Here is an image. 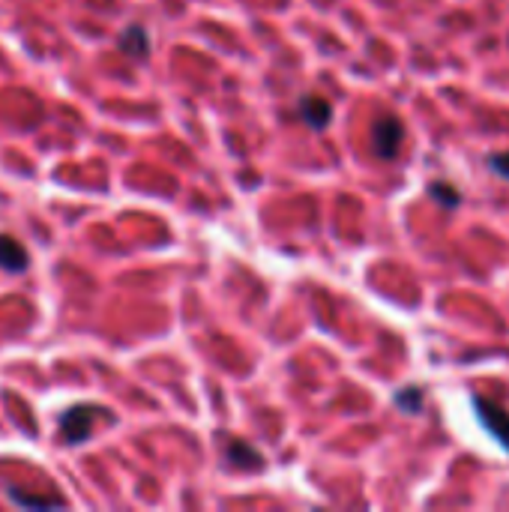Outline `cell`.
Returning <instances> with one entry per match:
<instances>
[{
  "instance_id": "3957f363",
  "label": "cell",
  "mask_w": 509,
  "mask_h": 512,
  "mask_svg": "<svg viewBox=\"0 0 509 512\" xmlns=\"http://www.w3.org/2000/svg\"><path fill=\"white\" fill-rule=\"evenodd\" d=\"M405 138V129H402V120L396 117H381L372 129V144H375V153L384 156V159H393L399 153V144Z\"/></svg>"
},
{
  "instance_id": "30bf717a",
  "label": "cell",
  "mask_w": 509,
  "mask_h": 512,
  "mask_svg": "<svg viewBox=\"0 0 509 512\" xmlns=\"http://www.w3.org/2000/svg\"><path fill=\"white\" fill-rule=\"evenodd\" d=\"M492 168H495L504 180H509V153H498V156L492 159Z\"/></svg>"
},
{
  "instance_id": "6da1fadb",
  "label": "cell",
  "mask_w": 509,
  "mask_h": 512,
  "mask_svg": "<svg viewBox=\"0 0 509 512\" xmlns=\"http://www.w3.org/2000/svg\"><path fill=\"white\" fill-rule=\"evenodd\" d=\"M99 408L96 405H75L60 417V438L66 444H84L96 426Z\"/></svg>"
},
{
  "instance_id": "ba28073f",
  "label": "cell",
  "mask_w": 509,
  "mask_h": 512,
  "mask_svg": "<svg viewBox=\"0 0 509 512\" xmlns=\"http://www.w3.org/2000/svg\"><path fill=\"white\" fill-rule=\"evenodd\" d=\"M396 405L408 414H420L423 411V393L417 387H408V390L396 393Z\"/></svg>"
},
{
  "instance_id": "7a4b0ae2",
  "label": "cell",
  "mask_w": 509,
  "mask_h": 512,
  "mask_svg": "<svg viewBox=\"0 0 509 512\" xmlns=\"http://www.w3.org/2000/svg\"><path fill=\"white\" fill-rule=\"evenodd\" d=\"M474 408H477V417L483 423V429L504 447L509 450V414L495 405V402H486V399H474Z\"/></svg>"
},
{
  "instance_id": "9c48e42d",
  "label": "cell",
  "mask_w": 509,
  "mask_h": 512,
  "mask_svg": "<svg viewBox=\"0 0 509 512\" xmlns=\"http://www.w3.org/2000/svg\"><path fill=\"white\" fill-rule=\"evenodd\" d=\"M429 192H432V198H438V201L447 204V207H456V204L462 201V192H459L456 186H450V183H435Z\"/></svg>"
},
{
  "instance_id": "5b68a950",
  "label": "cell",
  "mask_w": 509,
  "mask_h": 512,
  "mask_svg": "<svg viewBox=\"0 0 509 512\" xmlns=\"http://www.w3.org/2000/svg\"><path fill=\"white\" fill-rule=\"evenodd\" d=\"M0 267L9 273H21L27 267V252L9 234H0Z\"/></svg>"
},
{
  "instance_id": "277c9868",
  "label": "cell",
  "mask_w": 509,
  "mask_h": 512,
  "mask_svg": "<svg viewBox=\"0 0 509 512\" xmlns=\"http://www.w3.org/2000/svg\"><path fill=\"white\" fill-rule=\"evenodd\" d=\"M300 114H303V120H306L312 129H324V126L333 120V108H330V102L321 99V96H303Z\"/></svg>"
},
{
  "instance_id": "8992f818",
  "label": "cell",
  "mask_w": 509,
  "mask_h": 512,
  "mask_svg": "<svg viewBox=\"0 0 509 512\" xmlns=\"http://www.w3.org/2000/svg\"><path fill=\"white\" fill-rule=\"evenodd\" d=\"M228 462H231V465H237V468H249V471H258V468L264 465L261 453H258V450H252L246 441H234V444H228Z\"/></svg>"
},
{
  "instance_id": "52a82bcc",
  "label": "cell",
  "mask_w": 509,
  "mask_h": 512,
  "mask_svg": "<svg viewBox=\"0 0 509 512\" xmlns=\"http://www.w3.org/2000/svg\"><path fill=\"white\" fill-rule=\"evenodd\" d=\"M120 48H123L129 57H144V54H147V48H150V42H147V33H144L138 24H132V27L123 33V39H120Z\"/></svg>"
}]
</instances>
